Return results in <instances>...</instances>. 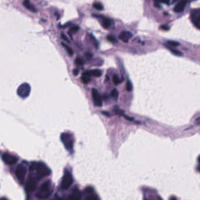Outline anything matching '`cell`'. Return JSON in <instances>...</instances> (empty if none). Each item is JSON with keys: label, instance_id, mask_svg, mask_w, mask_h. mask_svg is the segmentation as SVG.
<instances>
[{"label": "cell", "instance_id": "6da1fadb", "mask_svg": "<svg viewBox=\"0 0 200 200\" xmlns=\"http://www.w3.org/2000/svg\"><path fill=\"white\" fill-rule=\"evenodd\" d=\"M31 171H36V178L40 180L42 178L48 176L51 174V170L43 163L41 162H33L30 166Z\"/></svg>", "mask_w": 200, "mask_h": 200}, {"label": "cell", "instance_id": "7a4b0ae2", "mask_svg": "<svg viewBox=\"0 0 200 200\" xmlns=\"http://www.w3.org/2000/svg\"><path fill=\"white\" fill-rule=\"evenodd\" d=\"M51 182L50 180H47L42 184L40 190L36 193V197L42 199H44L48 198L52 194V191L50 190Z\"/></svg>", "mask_w": 200, "mask_h": 200}, {"label": "cell", "instance_id": "3957f363", "mask_svg": "<svg viewBox=\"0 0 200 200\" xmlns=\"http://www.w3.org/2000/svg\"><path fill=\"white\" fill-rule=\"evenodd\" d=\"M61 140L66 150L71 151L73 149L74 139L70 134L68 133H63L61 135Z\"/></svg>", "mask_w": 200, "mask_h": 200}, {"label": "cell", "instance_id": "277c9868", "mask_svg": "<svg viewBox=\"0 0 200 200\" xmlns=\"http://www.w3.org/2000/svg\"><path fill=\"white\" fill-rule=\"evenodd\" d=\"M31 92V86L29 83H24L21 84L17 89L18 95L22 98H26L30 95Z\"/></svg>", "mask_w": 200, "mask_h": 200}, {"label": "cell", "instance_id": "5b68a950", "mask_svg": "<svg viewBox=\"0 0 200 200\" xmlns=\"http://www.w3.org/2000/svg\"><path fill=\"white\" fill-rule=\"evenodd\" d=\"M72 183H73V177L72 174H71L70 173H69L68 171H66L62 180L61 188L63 190H66L71 186V185L72 184Z\"/></svg>", "mask_w": 200, "mask_h": 200}, {"label": "cell", "instance_id": "8992f818", "mask_svg": "<svg viewBox=\"0 0 200 200\" xmlns=\"http://www.w3.org/2000/svg\"><path fill=\"white\" fill-rule=\"evenodd\" d=\"M26 173V167L23 164H19L16 170V175L18 180L23 182Z\"/></svg>", "mask_w": 200, "mask_h": 200}, {"label": "cell", "instance_id": "52a82bcc", "mask_svg": "<svg viewBox=\"0 0 200 200\" xmlns=\"http://www.w3.org/2000/svg\"><path fill=\"white\" fill-rule=\"evenodd\" d=\"M36 178L35 177H34L30 174L28 177L26 182V189L29 191H34L36 188Z\"/></svg>", "mask_w": 200, "mask_h": 200}, {"label": "cell", "instance_id": "ba28073f", "mask_svg": "<svg viewBox=\"0 0 200 200\" xmlns=\"http://www.w3.org/2000/svg\"><path fill=\"white\" fill-rule=\"evenodd\" d=\"M1 158L3 161L8 165L14 164L18 161V158L17 157L7 153H3L1 155Z\"/></svg>", "mask_w": 200, "mask_h": 200}, {"label": "cell", "instance_id": "9c48e42d", "mask_svg": "<svg viewBox=\"0 0 200 200\" xmlns=\"http://www.w3.org/2000/svg\"><path fill=\"white\" fill-rule=\"evenodd\" d=\"M92 96L95 105H96V106L101 107L102 106V100L101 96H100L98 91L96 89H92Z\"/></svg>", "mask_w": 200, "mask_h": 200}, {"label": "cell", "instance_id": "30bf717a", "mask_svg": "<svg viewBox=\"0 0 200 200\" xmlns=\"http://www.w3.org/2000/svg\"><path fill=\"white\" fill-rule=\"evenodd\" d=\"M132 36H133V34H132L131 32L128 31H123L121 32V33L119 35V38L123 42L127 43L132 38Z\"/></svg>", "mask_w": 200, "mask_h": 200}, {"label": "cell", "instance_id": "8fae6325", "mask_svg": "<svg viewBox=\"0 0 200 200\" xmlns=\"http://www.w3.org/2000/svg\"><path fill=\"white\" fill-rule=\"evenodd\" d=\"M81 193L78 187L74 189L72 193L68 197L66 200H80Z\"/></svg>", "mask_w": 200, "mask_h": 200}, {"label": "cell", "instance_id": "7c38bea8", "mask_svg": "<svg viewBox=\"0 0 200 200\" xmlns=\"http://www.w3.org/2000/svg\"><path fill=\"white\" fill-rule=\"evenodd\" d=\"M23 5L29 11L32 12H36L37 10L35 7L34 5L33 4H32L30 1L28 0H25L22 2Z\"/></svg>", "mask_w": 200, "mask_h": 200}, {"label": "cell", "instance_id": "4fadbf2b", "mask_svg": "<svg viewBox=\"0 0 200 200\" xmlns=\"http://www.w3.org/2000/svg\"><path fill=\"white\" fill-rule=\"evenodd\" d=\"M187 4L186 1H181L174 7V11L176 12H181L184 11Z\"/></svg>", "mask_w": 200, "mask_h": 200}, {"label": "cell", "instance_id": "5bb4252c", "mask_svg": "<svg viewBox=\"0 0 200 200\" xmlns=\"http://www.w3.org/2000/svg\"><path fill=\"white\" fill-rule=\"evenodd\" d=\"M101 24L105 28H109L112 23V21L109 18L105 17H101Z\"/></svg>", "mask_w": 200, "mask_h": 200}, {"label": "cell", "instance_id": "9a60e30c", "mask_svg": "<svg viewBox=\"0 0 200 200\" xmlns=\"http://www.w3.org/2000/svg\"><path fill=\"white\" fill-rule=\"evenodd\" d=\"M192 20L194 25L198 29H200V15L197 16L196 14H194L192 17Z\"/></svg>", "mask_w": 200, "mask_h": 200}, {"label": "cell", "instance_id": "2e32d148", "mask_svg": "<svg viewBox=\"0 0 200 200\" xmlns=\"http://www.w3.org/2000/svg\"><path fill=\"white\" fill-rule=\"evenodd\" d=\"M90 73H91V76H94V77H96V78L101 77L102 76V71L100 69H97L90 70Z\"/></svg>", "mask_w": 200, "mask_h": 200}, {"label": "cell", "instance_id": "e0dca14e", "mask_svg": "<svg viewBox=\"0 0 200 200\" xmlns=\"http://www.w3.org/2000/svg\"><path fill=\"white\" fill-rule=\"evenodd\" d=\"M122 82H123V80H122L118 75H114L113 76V82L115 85H118L120 84Z\"/></svg>", "mask_w": 200, "mask_h": 200}, {"label": "cell", "instance_id": "ac0fdd59", "mask_svg": "<svg viewBox=\"0 0 200 200\" xmlns=\"http://www.w3.org/2000/svg\"><path fill=\"white\" fill-rule=\"evenodd\" d=\"M61 45L63 46V47L66 50V51L68 52V53H69V55H72L73 53H74V51L72 50V49L70 47H69L68 45H66V44H65V43L64 42H62L61 43Z\"/></svg>", "mask_w": 200, "mask_h": 200}, {"label": "cell", "instance_id": "d6986e66", "mask_svg": "<svg viewBox=\"0 0 200 200\" xmlns=\"http://www.w3.org/2000/svg\"><path fill=\"white\" fill-rule=\"evenodd\" d=\"M93 7L97 10H102L104 8V7L102 5V4L99 2H95L93 3Z\"/></svg>", "mask_w": 200, "mask_h": 200}, {"label": "cell", "instance_id": "ffe728a7", "mask_svg": "<svg viewBox=\"0 0 200 200\" xmlns=\"http://www.w3.org/2000/svg\"><path fill=\"white\" fill-rule=\"evenodd\" d=\"M168 49L170 50V51L172 52L174 55H177V56H182V53L180 51L177 50V49H173V48H168Z\"/></svg>", "mask_w": 200, "mask_h": 200}, {"label": "cell", "instance_id": "44dd1931", "mask_svg": "<svg viewBox=\"0 0 200 200\" xmlns=\"http://www.w3.org/2000/svg\"><path fill=\"white\" fill-rule=\"evenodd\" d=\"M167 43L168 44H169L170 46L174 47H176L180 45V43L176 41H168Z\"/></svg>", "mask_w": 200, "mask_h": 200}, {"label": "cell", "instance_id": "7402d4cb", "mask_svg": "<svg viewBox=\"0 0 200 200\" xmlns=\"http://www.w3.org/2000/svg\"><path fill=\"white\" fill-rule=\"evenodd\" d=\"M111 95L114 98H118L119 96V92L117 89H114L111 92Z\"/></svg>", "mask_w": 200, "mask_h": 200}, {"label": "cell", "instance_id": "603a6c76", "mask_svg": "<svg viewBox=\"0 0 200 200\" xmlns=\"http://www.w3.org/2000/svg\"><path fill=\"white\" fill-rule=\"evenodd\" d=\"M79 30V26L78 25H74L72 27H70L69 32H76Z\"/></svg>", "mask_w": 200, "mask_h": 200}, {"label": "cell", "instance_id": "cb8c5ba5", "mask_svg": "<svg viewBox=\"0 0 200 200\" xmlns=\"http://www.w3.org/2000/svg\"><path fill=\"white\" fill-rule=\"evenodd\" d=\"M81 80L82 81L83 83H85V84H86V83H88L90 80H91V78L90 77H88V76H82L81 77Z\"/></svg>", "mask_w": 200, "mask_h": 200}, {"label": "cell", "instance_id": "d4e9b609", "mask_svg": "<svg viewBox=\"0 0 200 200\" xmlns=\"http://www.w3.org/2000/svg\"><path fill=\"white\" fill-rule=\"evenodd\" d=\"M132 89H133L132 84L129 80H128L126 83V90L127 91H132Z\"/></svg>", "mask_w": 200, "mask_h": 200}, {"label": "cell", "instance_id": "484cf974", "mask_svg": "<svg viewBox=\"0 0 200 200\" xmlns=\"http://www.w3.org/2000/svg\"><path fill=\"white\" fill-rule=\"evenodd\" d=\"M107 39L109 41H110V42H113V43H116V42H118V40L115 38V37L114 36H113V35H108V36H107Z\"/></svg>", "mask_w": 200, "mask_h": 200}, {"label": "cell", "instance_id": "4316f807", "mask_svg": "<svg viewBox=\"0 0 200 200\" xmlns=\"http://www.w3.org/2000/svg\"><path fill=\"white\" fill-rule=\"evenodd\" d=\"M84 200H99L98 197L96 195H91L88 196Z\"/></svg>", "mask_w": 200, "mask_h": 200}, {"label": "cell", "instance_id": "83f0119b", "mask_svg": "<svg viewBox=\"0 0 200 200\" xmlns=\"http://www.w3.org/2000/svg\"><path fill=\"white\" fill-rule=\"evenodd\" d=\"M93 191V189L91 187H88L87 188H86L84 190V193H86V194H89V193H91Z\"/></svg>", "mask_w": 200, "mask_h": 200}, {"label": "cell", "instance_id": "f1b7e54d", "mask_svg": "<svg viewBox=\"0 0 200 200\" xmlns=\"http://www.w3.org/2000/svg\"><path fill=\"white\" fill-rule=\"evenodd\" d=\"M75 62L77 65H82L83 64V60L80 58H77L76 59H75Z\"/></svg>", "mask_w": 200, "mask_h": 200}, {"label": "cell", "instance_id": "f546056e", "mask_svg": "<svg viewBox=\"0 0 200 200\" xmlns=\"http://www.w3.org/2000/svg\"><path fill=\"white\" fill-rule=\"evenodd\" d=\"M123 116L126 120H128V121H133V120H134V119H133L132 117H130V116H126V115H124V114L123 115Z\"/></svg>", "mask_w": 200, "mask_h": 200}, {"label": "cell", "instance_id": "4dcf8cb0", "mask_svg": "<svg viewBox=\"0 0 200 200\" xmlns=\"http://www.w3.org/2000/svg\"><path fill=\"white\" fill-rule=\"evenodd\" d=\"M61 37L62 38V39H63L65 40V41H66V42H69V39H68V38L66 37V36L64 33H62V34H61Z\"/></svg>", "mask_w": 200, "mask_h": 200}, {"label": "cell", "instance_id": "1f68e13d", "mask_svg": "<svg viewBox=\"0 0 200 200\" xmlns=\"http://www.w3.org/2000/svg\"><path fill=\"white\" fill-rule=\"evenodd\" d=\"M160 28L163 30H165V31H167L169 30V27L167 25H163L160 26Z\"/></svg>", "mask_w": 200, "mask_h": 200}, {"label": "cell", "instance_id": "d6a6232c", "mask_svg": "<svg viewBox=\"0 0 200 200\" xmlns=\"http://www.w3.org/2000/svg\"><path fill=\"white\" fill-rule=\"evenodd\" d=\"M79 73V70L78 69H75L73 70V74L74 75V76H76Z\"/></svg>", "mask_w": 200, "mask_h": 200}, {"label": "cell", "instance_id": "836d02e7", "mask_svg": "<svg viewBox=\"0 0 200 200\" xmlns=\"http://www.w3.org/2000/svg\"><path fill=\"white\" fill-rule=\"evenodd\" d=\"M154 5L155 7H158V8H160L161 6V5L160 4V3L159 2H154Z\"/></svg>", "mask_w": 200, "mask_h": 200}, {"label": "cell", "instance_id": "e575fe53", "mask_svg": "<svg viewBox=\"0 0 200 200\" xmlns=\"http://www.w3.org/2000/svg\"><path fill=\"white\" fill-rule=\"evenodd\" d=\"M102 113L103 114V115H105V116H110V113H109V112H107V111H102Z\"/></svg>", "mask_w": 200, "mask_h": 200}, {"label": "cell", "instance_id": "d590c367", "mask_svg": "<svg viewBox=\"0 0 200 200\" xmlns=\"http://www.w3.org/2000/svg\"><path fill=\"white\" fill-rule=\"evenodd\" d=\"M86 56L87 58H92V55L91 53H86Z\"/></svg>", "mask_w": 200, "mask_h": 200}, {"label": "cell", "instance_id": "8d00e7d4", "mask_svg": "<svg viewBox=\"0 0 200 200\" xmlns=\"http://www.w3.org/2000/svg\"><path fill=\"white\" fill-rule=\"evenodd\" d=\"M170 200H177V198L174 196L173 197H171V198H170Z\"/></svg>", "mask_w": 200, "mask_h": 200}, {"label": "cell", "instance_id": "74e56055", "mask_svg": "<svg viewBox=\"0 0 200 200\" xmlns=\"http://www.w3.org/2000/svg\"><path fill=\"white\" fill-rule=\"evenodd\" d=\"M161 3H165V4H167V5H168L169 4V1H163V2H161Z\"/></svg>", "mask_w": 200, "mask_h": 200}]
</instances>
